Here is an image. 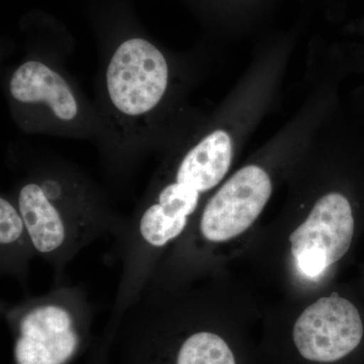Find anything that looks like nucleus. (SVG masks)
I'll return each mask as SVG.
<instances>
[{
    "mask_svg": "<svg viewBox=\"0 0 364 364\" xmlns=\"http://www.w3.org/2000/svg\"><path fill=\"white\" fill-rule=\"evenodd\" d=\"M38 256L65 284V270L83 249L105 235L117 239L124 220L112 212L85 178L66 170L42 168L28 174L11 195Z\"/></svg>",
    "mask_w": 364,
    "mask_h": 364,
    "instance_id": "nucleus-1",
    "label": "nucleus"
},
{
    "mask_svg": "<svg viewBox=\"0 0 364 364\" xmlns=\"http://www.w3.org/2000/svg\"><path fill=\"white\" fill-rule=\"evenodd\" d=\"M176 289H146L111 331L119 364H244L233 337L210 323L183 318Z\"/></svg>",
    "mask_w": 364,
    "mask_h": 364,
    "instance_id": "nucleus-2",
    "label": "nucleus"
},
{
    "mask_svg": "<svg viewBox=\"0 0 364 364\" xmlns=\"http://www.w3.org/2000/svg\"><path fill=\"white\" fill-rule=\"evenodd\" d=\"M38 256L28 228L11 196L0 198V273L26 284L31 261Z\"/></svg>",
    "mask_w": 364,
    "mask_h": 364,
    "instance_id": "nucleus-10",
    "label": "nucleus"
},
{
    "mask_svg": "<svg viewBox=\"0 0 364 364\" xmlns=\"http://www.w3.org/2000/svg\"><path fill=\"white\" fill-rule=\"evenodd\" d=\"M233 159V141L225 130H215L176 163L170 164L177 176L191 182L205 193L221 183Z\"/></svg>",
    "mask_w": 364,
    "mask_h": 364,
    "instance_id": "nucleus-9",
    "label": "nucleus"
},
{
    "mask_svg": "<svg viewBox=\"0 0 364 364\" xmlns=\"http://www.w3.org/2000/svg\"><path fill=\"white\" fill-rule=\"evenodd\" d=\"M353 234L354 218L346 196L339 193L322 196L289 236L299 272L310 279L320 277L347 253Z\"/></svg>",
    "mask_w": 364,
    "mask_h": 364,
    "instance_id": "nucleus-7",
    "label": "nucleus"
},
{
    "mask_svg": "<svg viewBox=\"0 0 364 364\" xmlns=\"http://www.w3.org/2000/svg\"><path fill=\"white\" fill-rule=\"evenodd\" d=\"M167 60L149 41H124L112 54L105 74L112 107L126 117L149 114L164 97L168 87Z\"/></svg>",
    "mask_w": 364,
    "mask_h": 364,
    "instance_id": "nucleus-5",
    "label": "nucleus"
},
{
    "mask_svg": "<svg viewBox=\"0 0 364 364\" xmlns=\"http://www.w3.org/2000/svg\"><path fill=\"white\" fill-rule=\"evenodd\" d=\"M272 193V181L262 167L247 165L238 170L205 203L196 238L205 246L235 240L258 219Z\"/></svg>",
    "mask_w": 364,
    "mask_h": 364,
    "instance_id": "nucleus-6",
    "label": "nucleus"
},
{
    "mask_svg": "<svg viewBox=\"0 0 364 364\" xmlns=\"http://www.w3.org/2000/svg\"><path fill=\"white\" fill-rule=\"evenodd\" d=\"M364 338L358 308L338 294L318 299L294 321L284 364H345Z\"/></svg>",
    "mask_w": 364,
    "mask_h": 364,
    "instance_id": "nucleus-4",
    "label": "nucleus"
},
{
    "mask_svg": "<svg viewBox=\"0 0 364 364\" xmlns=\"http://www.w3.org/2000/svg\"><path fill=\"white\" fill-rule=\"evenodd\" d=\"M9 92L18 104L47 107L60 121L71 122L78 116L77 100L65 79L38 60L26 61L14 70Z\"/></svg>",
    "mask_w": 364,
    "mask_h": 364,
    "instance_id": "nucleus-8",
    "label": "nucleus"
},
{
    "mask_svg": "<svg viewBox=\"0 0 364 364\" xmlns=\"http://www.w3.org/2000/svg\"><path fill=\"white\" fill-rule=\"evenodd\" d=\"M1 312L13 334V364H71L90 339L93 306L81 287L55 284Z\"/></svg>",
    "mask_w": 364,
    "mask_h": 364,
    "instance_id": "nucleus-3",
    "label": "nucleus"
}]
</instances>
